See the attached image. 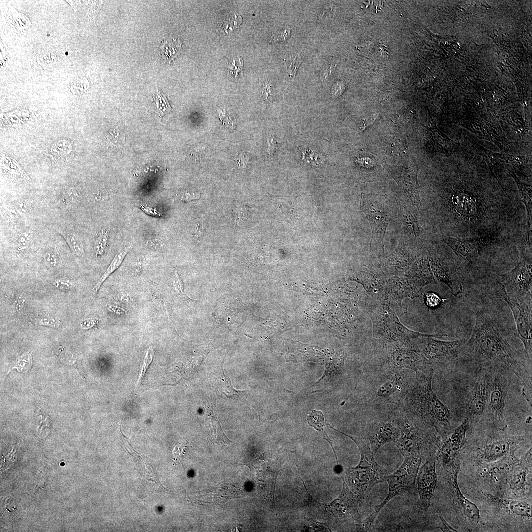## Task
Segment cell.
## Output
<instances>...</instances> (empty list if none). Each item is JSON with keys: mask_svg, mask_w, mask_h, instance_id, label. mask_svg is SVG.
<instances>
[{"mask_svg": "<svg viewBox=\"0 0 532 532\" xmlns=\"http://www.w3.org/2000/svg\"><path fill=\"white\" fill-rule=\"evenodd\" d=\"M154 356V350L152 346L149 347L148 349L145 356L144 358L143 365L141 368L139 377L137 381L136 386L139 387L140 386L143 380L144 379L147 370L149 368V366L151 364Z\"/></svg>", "mask_w": 532, "mask_h": 532, "instance_id": "cell-37", "label": "cell"}, {"mask_svg": "<svg viewBox=\"0 0 532 532\" xmlns=\"http://www.w3.org/2000/svg\"><path fill=\"white\" fill-rule=\"evenodd\" d=\"M198 196V195L196 194L186 191L181 193L179 195V198L181 200L188 201L197 199Z\"/></svg>", "mask_w": 532, "mask_h": 532, "instance_id": "cell-48", "label": "cell"}, {"mask_svg": "<svg viewBox=\"0 0 532 532\" xmlns=\"http://www.w3.org/2000/svg\"><path fill=\"white\" fill-rule=\"evenodd\" d=\"M56 230L65 239L73 254L79 257L82 256L84 253L83 244L77 233L72 230L59 228Z\"/></svg>", "mask_w": 532, "mask_h": 532, "instance_id": "cell-25", "label": "cell"}, {"mask_svg": "<svg viewBox=\"0 0 532 532\" xmlns=\"http://www.w3.org/2000/svg\"><path fill=\"white\" fill-rule=\"evenodd\" d=\"M400 216L403 224L407 231L414 237L418 236L421 231V228L416 218L404 206L400 205Z\"/></svg>", "mask_w": 532, "mask_h": 532, "instance_id": "cell-27", "label": "cell"}, {"mask_svg": "<svg viewBox=\"0 0 532 532\" xmlns=\"http://www.w3.org/2000/svg\"><path fill=\"white\" fill-rule=\"evenodd\" d=\"M153 102L155 103L160 119L172 110L166 96L158 89L152 96Z\"/></svg>", "mask_w": 532, "mask_h": 532, "instance_id": "cell-30", "label": "cell"}, {"mask_svg": "<svg viewBox=\"0 0 532 532\" xmlns=\"http://www.w3.org/2000/svg\"><path fill=\"white\" fill-rule=\"evenodd\" d=\"M415 373L389 364L370 368L367 399L370 408L384 405L402 406L415 381Z\"/></svg>", "mask_w": 532, "mask_h": 532, "instance_id": "cell-3", "label": "cell"}, {"mask_svg": "<svg viewBox=\"0 0 532 532\" xmlns=\"http://www.w3.org/2000/svg\"><path fill=\"white\" fill-rule=\"evenodd\" d=\"M32 320L33 323L37 325H44L58 328L60 325V322L58 320L51 317L37 318Z\"/></svg>", "mask_w": 532, "mask_h": 532, "instance_id": "cell-42", "label": "cell"}, {"mask_svg": "<svg viewBox=\"0 0 532 532\" xmlns=\"http://www.w3.org/2000/svg\"><path fill=\"white\" fill-rule=\"evenodd\" d=\"M71 149V145L68 141H60L51 146L49 150V155L54 161H61L69 153Z\"/></svg>", "mask_w": 532, "mask_h": 532, "instance_id": "cell-29", "label": "cell"}, {"mask_svg": "<svg viewBox=\"0 0 532 532\" xmlns=\"http://www.w3.org/2000/svg\"><path fill=\"white\" fill-rule=\"evenodd\" d=\"M330 10H331V9L328 6H325L320 14V17L325 18V17H328V15L330 13Z\"/></svg>", "mask_w": 532, "mask_h": 532, "instance_id": "cell-52", "label": "cell"}, {"mask_svg": "<svg viewBox=\"0 0 532 532\" xmlns=\"http://www.w3.org/2000/svg\"><path fill=\"white\" fill-rule=\"evenodd\" d=\"M161 47V54L168 62H171L179 54L181 49V42L179 40L164 42Z\"/></svg>", "mask_w": 532, "mask_h": 532, "instance_id": "cell-28", "label": "cell"}, {"mask_svg": "<svg viewBox=\"0 0 532 532\" xmlns=\"http://www.w3.org/2000/svg\"><path fill=\"white\" fill-rule=\"evenodd\" d=\"M131 248V246H128L115 256L106 271L94 287L93 291L94 292L97 293L106 279L119 267L124 258Z\"/></svg>", "mask_w": 532, "mask_h": 532, "instance_id": "cell-26", "label": "cell"}, {"mask_svg": "<svg viewBox=\"0 0 532 532\" xmlns=\"http://www.w3.org/2000/svg\"><path fill=\"white\" fill-rule=\"evenodd\" d=\"M414 272L418 283L421 285L428 283H436L432 269L429 261L426 256H421L416 262Z\"/></svg>", "mask_w": 532, "mask_h": 532, "instance_id": "cell-24", "label": "cell"}, {"mask_svg": "<svg viewBox=\"0 0 532 532\" xmlns=\"http://www.w3.org/2000/svg\"><path fill=\"white\" fill-rule=\"evenodd\" d=\"M237 64V61L235 59H233V61L231 62L229 66V68L230 70L231 74L234 75L235 77L238 75L239 72H240L241 69L243 67V65H239L238 66H236Z\"/></svg>", "mask_w": 532, "mask_h": 532, "instance_id": "cell-47", "label": "cell"}, {"mask_svg": "<svg viewBox=\"0 0 532 532\" xmlns=\"http://www.w3.org/2000/svg\"><path fill=\"white\" fill-rule=\"evenodd\" d=\"M432 337L424 338L422 352L434 368L435 366L454 363L466 342L465 338L442 341Z\"/></svg>", "mask_w": 532, "mask_h": 532, "instance_id": "cell-12", "label": "cell"}, {"mask_svg": "<svg viewBox=\"0 0 532 532\" xmlns=\"http://www.w3.org/2000/svg\"><path fill=\"white\" fill-rule=\"evenodd\" d=\"M342 433L353 440L360 453L361 459L357 466L350 468L346 471L354 495L360 501L363 499L374 486L386 481V470L376 462L374 453L363 436Z\"/></svg>", "mask_w": 532, "mask_h": 532, "instance_id": "cell-4", "label": "cell"}, {"mask_svg": "<svg viewBox=\"0 0 532 532\" xmlns=\"http://www.w3.org/2000/svg\"><path fill=\"white\" fill-rule=\"evenodd\" d=\"M526 464L519 461L517 465L514 466V469L509 482L510 488L514 492H524L527 485L528 466H531L532 457L526 456Z\"/></svg>", "mask_w": 532, "mask_h": 532, "instance_id": "cell-23", "label": "cell"}, {"mask_svg": "<svg viewBox=\"0 0 532 532\" xmlns=\"http://www.w3.org/2000/svg\"><path fill=\"white\" fill-rule=\"evenodd\" d=\"M483 370L471 391L467 403L466 412L470 417H479L487 410L491 376L486 368Z\"/></svg>", "mask_w": 532, "mask_h": 532, "instance_id": "cell-18", "label": "cell"}, {"mask_svg": "<svg viewBox=\"0 0 532 532\" xmlns=\"http://www.w3.org/2000/svg\"><path fill=\"white\" fill-rule=\"evenodd\" d=\"M163 242L160 239L154 238L148 240V244L151 247L161 246Z\"/></svg>", "mask_w": 532, "mask_h": 532, "instance_id": "cell-51", "label": "cell"}, {"mask_svg": "<svg viewBox=\"0 0 532 532\" xmlns=\"http://www.w3.org/2000/svg\"><path fill=\"white\" fill-rule=\"evenodd\" d=\"M290 35V30L286 29L279 31L273 33L271 36V41L277 42L286 40Z\"/></svg>", "mask_w": 532, "mask_h": 532, "instance_id": "cell-44", "label": "cell"}, {"mask_svg": "<svg viewBox=\"0 0 532 532\" xmlns=\"http://www.w3.org/2000/svg\"><path fill=\"white\" fill-rule=\"evenodd\" d=\"M173 285L175 289L176 294L181 298H182L183 300H186L188 302L196 301V300H193L192 299L190 298L186 294H185V293L183 292V283L176 271H175L174 276Z\"/></svg>", "mask_w": 532, "mask_h": 532, "instance_id": "cell-39", "label": "cell"}, {"mask_svg": "<svg viewBox=\"0 0 532 532\" xmlns=\"http://www.w3.org/2000/svg\"><path fill=\"white\" fill-rule=\"evenodd\" d=\"M501 323L486 307L477 310L472 333L461 352L480 367L512 372L523 384V395L530 399L532 372L528 370L524 357L508 341L506 330Z\"/></svg>", "mask_w": 532, "mask_h": 532, "instance_id": "cell-1", "label": "cell"}, {"mask_svg": "<svg viewBox=\"0 0 532 532\" xmlns=\"http://www.w3.org/2000/svg\"><path fill=\"white\" fill-rule=\"evenodd\" d=\"M400 434L394 442L400 453L405 457L422 458L423 451L431 442V437L426 431L430 427L407 414L402 406L399 420Z\"/></svg>", "mask_w": 532, "mask_h": 532, "instance_id": "cell-9", "label": "cell"}, {"mask_svg": "<svg viewBox=\"0 0 532 532\" xmlns=\"http://www.w3.org/2000/svg\"><path fill=\"white\" fill-rule=\"evenodd\" d=\"M425 297L427 305L429 307L433 308L438 306L441 301L438 296L432 292L426 293Z\"/></svg>", "mask_w": 532, "mask_h": 532, "instance_id": "cell-43", "label": "cell"}, {"mask_svg": "<svg viewBox=\"0 0 532 532\" xmlns=\"http://www.w3.org/2000/svg\"><path fill=\"white\" fill-rule=\"evenodd\" d=\"M524 440L522 436H513L493 441L481 449L480 460L484 463L498 461L508 455L514 454Z\"/></svg>", "mask_w": 532, "mask_h": 532, "instance_id": "cell-19", "label": "cell"}, {"mask_svg": "<svg viewBox=\"0 0 532 532\" xmlns=\"http://www.w3.org/2000/svg\"><path fill=\"white\" fill-rule=\"evenodd\" d=\"M468 417L451 432L443 436L441 445L436 456L444 466H450L467 442L466 432L469 428Z\"/></svg>", "mask_w": 532, "mask_h": 532, "instance_id": "cell-16", "label": "cell"}, {"mask_svg": "<svg viewBox=\"0 0 532 532\" xmlns=\"http://www.w3.org/2000/svg\"><path fill=\"white\" fill-rule=\"evenodd\" d=\"M262 94L265 99L268 102L273 98V86L268 79H264L263 81Z\"/></svg>", "mask_w": 532, "mask_h": 532, "instance_id": "cell-41", "label": "cell"}, {"mask_svg": "<svg viewBox=\"0 0 532 532\" xmlns=\"http://www.w3.org/2000/svg\"><path fill=\"white\" fill-rule=\"evenodd\" d=\"M387 170L399 187L405 193L413 206L418 210L421 203L418 191V170L402 166H390Z\"/></svg>", "mask_w": 532, "mask_h": 532, "instance_id": "cell-17", "label": "cell"}, {"mask_svg": "<svg viewBox=\"0 0 532 532\" xmlns=\"http://www.w3.org/2000/svg\"><path fill=\"white\" fill-rule=\"evenodd\" d=\"M532 246L525 244L520 250V260L509 272L498 275L511 299L532 306Z\"/></svg>", "mask_w": 532, "mask_h": 532, "instance_id": "cell-8", "label": "cell"}, {"mask_svg": "<svg viewBox=\"0 0 532 532\" xmlns=\"http://www.w3.org/2000/svg\"><path fill=\"white\" fill-rule=\"evenodd\" d=\"M434 372V368L431 366L415 373V381L403 400L402 407L407 414L433 428L444 436L450 428L452 416L432 388Z\"/></svg>", "mask_w": 532, "mask_h": 532, "instance_id": "cell-2", "label": "cell"}, {"mask_svg": "<svg viewBox=\"0 0 532 532\" xmlns=\"http://www.w3.org/2000/svg\"><path fill=\"white\" fill-rule=\"evenodd\" d=\"M219 118L223 124L231 130H234L236 127V120L234 117L230 115L225 109L219 110Z\"/></svg>", "mask_w": 532, "mask_h": 532, "instance_id": "cell-40", "label": "cell"}, {"mask_svg": "<svg viewBox=\"0 0 532 532\" xmlns=\"http://www.w3.org/2000/svg\"><path fill=\"white\" fill-rule=\"evenodd\" d=\"M506 385V380L501 373L498 372L491 377L487 407L495 425L502 431L507 427L505 418Z\"/></svg>", "mask_w": 532, "mask_h": 532, "instance_id": "cell-14", "label": "cell"}, {"mask_svg": "<svg viewBox=\"0 0 532 532\" xmlns=\"http://www.w3.org/2000/svg\"><path fill=\"white\" fill-rule=\"evenodd\" d=\"M436 461L437 457L428 458L420 467L416 477L420 505L425 510L430 507L436 488Z\"/></svg>", "mask_w": 532, "mask_h": 532, "instance_id": "cell-15", "label": "cell"}, {"mask_svg": "<svg viewBox=\"0 0 532 532\" xmlns=\"http://www.w3.org/2000/svg\"><path fill=\"white\" fill-rule=\"evenodd\" d=\"M32 364L31 353H25L18 358L7 374L13 369H16L19 372L26 373L29 371Z\"/></svg>", "mask_w": 532, "mask_h": 532, "instance_id": "cell-33", "label": "cell"}, {"mask_svg": "<svg viewBox=\"0 0 532 532\" xmlns=\"http://www.w3.org/2000/svg\"><path fill=\"white\" fill-rule=\"evenodd\" d=\"M304 58V53L299 52L291 55L286 59L285 63L287 71L291 77H294L297 70Z\"/></svg>", "mask_w": 532, "mask_h": 532, "instance_id": "cell-31", "label": "cell"}, {"mask_svg": "<svg viewBox=\"0 0 532 532\" xmlns=\"http://www.w3.org/2000/svg\"><path fill=\"white\" fill-rule=\"evenodd\" d=\"M386 351L389 364L396 367L409 369L416 373L432 366L422 352L412 343L389 345L386 347Z\"/></svg>", "mask_w": 532, "mask_h": 532, "instance_id": "cell-13", "label": "cell"}, {"mask_svg": "<svg viewBox=\"0 0 532 532\" xmlns=\"http://www.w3.org/2000/svg\"><path fill=\"white\" fill-rule=\"evenodd\" d=\"M487 291L491 298L503 299L510 307L516 324V334L523 344L525 355L532 363V306L522 304L511 299L498 275L492 276L489 280Z\"/></svg>", "mask_w": 532, "mask_h": 532, "instance_id": "cell-7", "label": "cell"}, {"mask_svg": "<svg viewBox=\"0 0 532 532\" xmlns=\"http://www.w3.org/2000/svg\"><path fill=\"white\" fill-rule=\"evenodd\" d=\"M108 239V234L107 231L102 230L99 233L93 246L96 254L101 255L104 253L107 245Z\"/></svg>", "mask_w": 532, "mask_h": 532, "instance_id": "cell-38", "label": "cell"}, {"mask_svg": "<svg viewBox=\"0 0 532 532\" xmlns=\"http://www.w3.org/2000/svg\"><path fill=\"white\" fill-rule=\"evenodd\" d=\"M267 142V152L269 155H272L274 153L277 144H278L276 139L275 133L273 131H270L269 133Z\"/></svg>", "mask_w": 532, "mask_h": 532, "instance_id": "cell-46", "label": "cell"}, {"mask_svg": "<svg viewBox=\"0 0 532 532\" xmlns=\"http://www.w3.org/2000/svg\"><path fill=\"white\" fill-rule=\"evenodd\" d=\"M390 204L385 195L361 193L360 207L371 227V245L384 248V238L391 218Z\"/></svg>", "mask_w": 532, "mask_h": 532, "instance_id": "cell-10", "label": "cell"}, {"mask_svg": "<svg viewBox=\"0 0 532 532\" xmlns=\"http://www.w3.org/2000/svg\"><path fill=\"white\" fill-rule=\"evenodd\" d=\"M422 459L420 457H405L401 466L393 473L387 475L388 492L382 502L376 505L371 513L361 524V530L369 531L378 513L394 497L403 495L411 491L415 484L417 475Z\"/></svg>", "mask_w": 532, "mask_h": 532, "instance_id": "cell-6", "label": "cell"}, {"mask_svg": "<svg viewBox=\"0 0 532 532\" xmlns=\"http://www.w3.org/2000/svg\"><path fill=\"white\" fill-rule=\"evenodd\" d=\"M33 236L31 230H26L18 235L15 242L16 249L19 252L25 250L30 244Z\"/></svg>", "mask_w": 532, "mask_h": 532, "instance_id": "cell-35", "label": "cell"}, {"mask_svg": "<svg viewBox=\"0 0 532 532\" xmlns=\"http://www.w3.org/2000/svg\"><path fill=\"white\" fill-rule=\"evenodd\" d=\"M308 423L316 430L321 431L324 426V416L322 412L313 410L311 411L307 417Z\"/></svg>", "mask_w": 532, "mask_h": 532, "instance_id": "cell-36", "label": "cell"}, {"mask_svg": "<svg viewBox=\"0 0 532 532\" xmlns=\"http://www.w3.org/2000/svg\"><path fill=\"white\" fill-rule=\"evenodd\" d=\"M441 235L440 241L447 244L459 259L472 266L487 258L491 250L499 240L498 234L467 239L446 236L442 232Z\"/></svg>", "mask_w": 532, "mask_h": 532, "instance_id": "cell-11", "label": "cell"}, {"mask_svg": "<svg viewBox=\"0 0 532 532\" xmlns=\"http://www.w3.org/2000/svg\"><path fill=\"white\" fill-rule=\"evenodd\" d=\"M211 421L212 425L211 437L213 440L217 443L219 441H222L226 444L231 442L224 434L217 417L216 418L212 416Z\"/></svg>", "mask_w": 532, "mask_h": 532, "instance_id": "cell-32", "label": "cell"}, {"mask_svg": "<svg viewBox=\"0 0 532 532\" xmlns=\"http://www.w3.org/2000/svg\"><path fill=\"white\" fill-rule=\"evenodd\" d=\"M224 377L225 383V386L224 385L225 387H224V389H225V391L227 392V391H230L231 394L236 393L238 391H237L233 388L232 387L231 383L229 382V380H227V378L225 377V374H224Z\"/></svg>", "mask_w": 532, "mask_h": 532, "instance_id": "cell-50", "label": "cell"}, {"mask_svg": "<svg viewBox=\"0 0 532 532\" xmlns=\"http://www.w3.org/2000/svg\"><path fill=\"white\" fill-rule=\"evenodd\" d=\"M140 207L143 210V211L145 212V213H147L149 215L157 216H162L161 213L156 209L153 208L149 206H144L142 205H141Z\"/></svg>", "mask_w": 532, "mask_h": 532, "instance_id": "cell-49", "label": "cell"}, {"mask_svg": "<svg viewBox=\"0 0 532 532\" xmlns=\"http://www.w3.org/2000/svg\"><path fill=\"white\" fill-rule=\"evenodd\" d=\"M44 259L45 263L50 267H57L62 263L58 251L53 247L48 248L45 251Z\"/></svg>", "mask_w": 532, "mask_h": 532, "instance_id": "cell-34", "label": "cell"}, {"mask_svg": "<svg viewBox=\"0 0 532 532\" xmlns=\"http://www.w3.org/2000/svg\"><path fill=\"white\" fill-rule=\"evenodd\" d=\"M450 466H451V481L453 492L463 513L472 522L477 524H484L485 522L480 515V510L477 506L463 495L459 487L458 475L460 470L459 464L454 463V461Z\"/></svg>", "mask_w": 532, "mask_h": 532, "instance_id": "cell-20", "label": "cell"}, {"mask_svg": "<svg viewBox=\"0 0 532 532\" xmlns=\"http://www.w3.org/2000/svg\"><path fill=\"white\" fill-rule=\"evenodd\" d=\"M483 493L489 500L510 514L522 517L532 518V506L526 502L502 498L487 492Z\"/></svg>", "mask_w": 532, "mask_h": 532, "instance_id": "cell-22", "label": "cell"}, {"mask_svg": "<svg viewBox=\"0 0 532 532\" xmlns=\"http://www.w3.org/2000/svg\"><path fill=\"white\" fill-rule=\"evenodd\" d=\"M437 525L436 528L441 530V531L450 532H458L457 530L453 528L447 522L442 515H437Z\"/></svg>", "mask_w": 532, "mask_h": 532, "instance_id": "cell-45", "label": "cell"}, {"mask_svg": "<svg viewBox=\"0 0 532 532\" xmlns=\"http://www.w3.org/2000/svg\"><path fill=\"white\" fill-rule=\"evenodd\" d=\"M402 406L384 405L370 408L373 417L363 436L374 453L385 444L394 442L400 434Z\"/></svg>", "mask_w": 532, "mask_h": 532, "instance_id": "cell-5", "label": "cell"}, {"mask_svg": "<svg viewBox=\"0 0 532 532\" xmlns=\"http://www.w3.org/2000/svg\"><path fill=\"white\" fill-rule=\"evenodd\" d=\"M431 269L440 282L446 284L455 296L463 291L462 277L456 268L444 265L439 260L431 257L429 260Z\"/></svg>", "mask_w": 532, "mask_h": 532, "instance_id": "cell-21", "label": "cell"}]
</instances>
